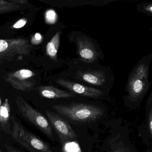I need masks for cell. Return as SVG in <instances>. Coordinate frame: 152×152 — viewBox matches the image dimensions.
Masks as SVG:
<instances>
[{
	"label": "cell",
	"instance_id": "e0dca14e",
	"mask_svg": "<svg viewBox=\"0 0 152 152\" xmlns=\"http://www.w3.org/2000/svg\"><path fill=\"white\" fill-rule=\"evenodd\" d=\"M42 37L41 35L39 33L36 34L34 35V37L32 38V42L34 44L36 43H39L41 40H42Z\"/></svg>",
	"mask_w": 152,
	"mask_h": 152
},
{
	"label": "cell",
	"instance_id": "9c48e42d",
	"mask_svg": "<svg viewBox=\"0 0 152 152\" xmlns=\"http://www.w3.org/2000/svg\"><path fill=\"white\" fill-rule=\"evenodd\" d=\"M78 54L83 62L91 63L95 62L98 58L97 51L91 41L86 37H79L77 39Z\"/></svg>",
	"mask_w": 152,
	"mask_h": 152
},
{
	"label": "cell",
	"instance_id": "4fadbf2b",
	"mask_svg": "<svg viewBox=\"0 0 152 152\" xmlns=\"http://www.w3.org/2000/svg\"><path fill=\"white\" fill-rule=\"evenodd\" d=\"M10 107L8 99L0 106V124L3 127L7 125L10 117Z\"/></svg>",
	"mask_w": 152,
	"mask_h": 152
},
{
	"label": "cell",
	"instance_id": "277c9868",
	"mask_svg": "<svg viewBox=\"0 0 152 152\" xmlns=\"http://www.w3.org/2000/svg\"><path fill=\"white\" fill-rule=\"evenodd\" d=\"M32 47L24 38L0 39V64L15 58L30 55Z\"/></svg>",
	"mask_w": 152,
	"mask_h": 152
},
{
	"label": "cell",
	"instance_id": "2e32d148",
	"mask_svg": "<svg viewBox=\"0 0 152 152\" xmlns=\"http://www.w3.org/2000/svg\"><path fill=\"white\" fill-rule=\"evenodd\" d=\"M27 23V20L25 18H22L18 21L13 26V27L15 29H19L23 27Z\"/></svg>",
	"mask_w": 152,
	"mask_h": 152
},
{
	"label": "cell",
	"instance_id": "8fae6325",
	"mask_svg": "<svg viewBox=\"0 0 152 152\" xmlns=\"http://www.w3.org/2000/svg\"><path fill=\"white\" fill-rule=\"evenodd\" d=\"M38 91L43 97L50 99L68 98L75 96L74 93L64 91L52 86H42L39 88Z\"/></svg>",
	"mask_w": 152,
	"mask_h": 152
},
{
	"label": "cell",
	"instance_id": "603a6c76",
	"mask_svg": "<svg viewBox=\"0 0 152 152\" xmlns=\"http://www.w3.org/2000/svg\"><path fill=\"white\" fill-rule=\"evenodd\" d=\"M0 152H2V151L1 150V148H0Z\"/></svg>",
	"mask_w": 152,
	"mask_h": 152
},
{
	"label": "cell",
	"instance_id": "3957f363",
	"mask_svg": "<svg viewBox=\"0 0 152 152\" xmlns=\"http://www.w3.org/2000/svg\"><path fill=\"white\" fill-rule=\"evenodd\" d=\"M148 67L145 64L138 65L132 73L127 85L131 100L137 101L146 92L148 88Z\"/></svg>",
	"mask_w": 152,
	"mask_h": 152
},
{
	"label": "cell",
	"instance_id": "52a82bcc",
	"mask_svg": "<svg viewBox=\"0 0 152 152\" xmlns=\"http://www.w3.org/2000/svg\"><path fill=\"white\" fill-rule=\"evenodd\" d=\"M34 76L35 73L31 70L23 69L9 74L6 79L14 88L29 91L33 88L36 83Z\"/></svg>",
	"mask_w": 152,
	"mask_h": 152
},
{
	"label": "cell",
	"instance_id": "ffe728a7",
	"mask_svg": "<svg viewBox=\"0 0 152 152\" xmlns=\"http://www.w3.org/2000/svg\"><path fill=\"white\" fill-rule=\"evenodd\" d=\"M144 10L145 11H147V12H149V13H152V4H150V5H147V6H145L144 8Z\"/></svg>",
	"mask_w": 152,
	"mask_h": 152
},
{
	"label": "cell",
	"instance_id": "7402d4cb",
	"mask_svg": "<svg viewBox=\"0 0 152 152\" xmlns=\"http://www.w3.org/2000/svg\"><path fill=\"white\" fill-rule=\"evenodd\" d=\"M1 105V98H0V106Z\"/></svg>",
	"mask_w": 152,
	"mask_h": 152
},
{
	"label": "cell",
	"instance_id": "7c38bea8",
	"mask_svg": "<svg viewBox=\"0 0 152 152\" xmlns=\"http://www.w3.org/2000/svg\"><path fill=\"white\" fill-rule=\"evenodd\" d=\"M60 32H58L46 46L47 54L53 60H57V55L60 43Z\"/></svg>",
	"mask_w": 152,
	"mask_h": 152
},
{
	"label": "cell",
	"instance_id": "6da1fadb",
	"mask_svg": "<svg viewBox=\"0 0 152 152\" xmlns=\"http://www.w3.org/2000/svg\"><path fill=\"white\" fill-rule=\"evenodd\" d=\"M52 107L59 114L73 121L89 123L99 119L104 111L96 106L83 103L55 104Z\"/></svg>",
	"mask_w": 152,
	"mask_h": 152
},
{
	"label": "cell",
	"instance_id": "7a4b0ae2",
	"mask_svg": "<svg viewBox=\"0 0 152 152\" xmlns=\"http://www.w3.org/2000/svg\"><path fill=\"white\" fill-rule=\"evenodd\" d=\"M12 122V136L17 142L31 152H52L48 145L26 129L15 118Z\"/></svg>",
	"mask_w": 152,
	"mask_h": 152
},
{
	"label": "cell",
	"instance_id": "5b68a950",
	"mask_svg": "<svg viewBox=\"0 0 152 152\" xmlns=\"http://www.w3.org/2000/svg\"><path fill=\"white\" fill-rule=\"evenodd\" d=\"M16 104L22 115L50 138H53L52 128L49 121L40 113L32 107L26 100L17 97Z\"/></svg>",
	"mask_w": 152,
	"mask_h": 152
},
{
	"label": "cell",
	"instance_id": "9a60e30c",
	"mask_svg": "<svg viewBox=\"0 0 152 152\" xmlns=\"http://www.w3.org/2000/svg\"><path fill=\"white\" fill-rule=\"evenodd\" d=\"M46 19L49 23L53 24L56 21V13L53 10H48L46 13Z\"/></svg>",
	"mask_w": 152,
	"mask_h": 152
},
{
	"label": "cell",
	"instance_id": "ac0fdd59",
	"mask_svg": "<svg viewBox=\"0 0 152 152\" xmlns=\"http://www.w3.org/2000/svg\"><path fill=\"white\" fill-rule=\"evenodd\" d=\"M11 1L19 5H23L28 3V1L26 0H11Z\"/></svg>",
	"mask_w": 152,
	"mask_h": 152
},
{
	"label": "cell",
	"instance_id": "44dd1931",
	"mask_svg": "<svg viewBox=\"0 0 152 152\" xmlns=\"http://www.w3.org/2000/svg\"><path fill=\"white\" fill-rule=\"evenodd\" d=\"M111 152H132L130 150H128L126 148H123V149H119L117 150H114Z\"/></svg>",
	"mask_w": 152,
	"mask_h": 152
},
{
	"label": "cell",
	"instance_id": "8992f818",
	"mask_svg": "<svg viewBox=\"0 0 152 152\" xmlns=\"http://www.w3.org/2000/svg\"><path fill=\"white\" fill-rule=\"evenodd\" d=\"M46 114L50 124L57 133L62 145L76 140V133L65 120L51 111H46Z\"/></svg>",
	"mask_w": 152,
	"mask_h": 152
},
{
	"label": "cell",
	"instance_id": "30bf717a",
	"mask_svg": "<svg viewBox=\"0 0 152 152\" xmlns=\"http://www.w3.org/2000/svg\"><path fill=\"white\" fill-rule=\"evenodd\" d=\"M76 77L83 81L96 86H101L105 82V76L103 72L97 71L80 72Z\"/></svg>",
	"mask_w": 152,
	"mask_h": 152
},
{
	"label": "cell",
	"instance_id": "5bb4252c",
	"mask_svg": "<svg viewBox=\"0 0 152 152\" xmlns=\"http://www.w3.org/2000/svg\"><path fill=\"white\" fill-rule=\"evenodd\" d=\"M22 5H18L12 2L11 0L5 1L0 0V14L8 13L23 9Z\"/></svg>",
	"mask_w": 152,
	"mask_h": 152
},
{
	"label": "cell",
	"instance_id": "ba28073f",
	"mask_svg": "<svg viewBox=\"0 0 152 152\" xmlns=\"http://www.w3.org/2000/svg\"><path fill=\"white\" fill-rule=\"evenodd\" d=\"M58 84L74 94L81 95L84 96L92 98H97L103 95V92L95 88L87 87L82 84L63 79H59L56 82Z\"/></svg>",
	"mask_w": 152,
	"mask_h": 152
},
{
	"label": "cell",
	"instance_id": "d6986e66",
	"mask_svg": "<svg viewBox=\"0 0 152 152\" xmlns=\"http://www.w3.org/2000/svg\"><path fill=\"white\" fill-rule=\"evenodd\" d=\"M7 148L8 152H21L20 151L10 146H7Z\"/></svg>",
	"mask_w": 152,
	"mask_h": 152
}]
</instances>
